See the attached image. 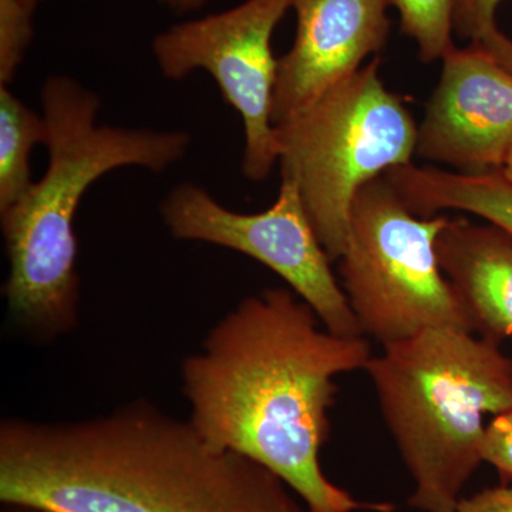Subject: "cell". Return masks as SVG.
Returning <instances> with one entry per match:
<instances>
[{
	"instance_id": "cell-1",
	"label": "cell",
	"mask_w": 512,
	"mask_h": 512,
	"mask_svg": "<svg viewBox=\"0 0 512 512\" xmlns=\"http://www.w3.org/2000/svg\"><path fill=\"white\" fill-rule=\"evenodd\" d=\"M365 336L330 332L295 292L245 296L181 363L192 426L281 477L312 512H393L333 484L320 466L335 379L366 369Z\"/></svg>"
},
{
	"instance_id": "cell-2",
	"label": "cell",
	"mask_w": 512,
	"mask_h": 512,
	"mask_svg": "<svg viewBox=\"0 0 512 512\" xmlns=\"http://www.w3.org/2000/svg\"><path fill=\"white\" fill-rule=\"evenodd\" d=\"M0 503L46 512H312L268 468L146 399L73 421L0 423Z\"/></svg>"
},
{
	"instance_id": "cell-3",
	"label": "cell",
	"mask_w": 512,
	"mask_h": 512,
	"mask_svg": "<svg viewBox=\"0 0 512 512\" xmlns=\"http://www.w3.org/2000/svg\"><path fill=\"white\" fill-rule=\"evenodd\" d=\"M40 100L49 164L29 194L0 214L9 261L3 296L20 329L50 340L76 328L79 320L74 221L87 190L121 167L168 170L183 160L191 136L99 124V96L69 76L46 79Z\"/></svg>"
},
{
	"instance_id": "cell-4",
	"label": "cell",
	"mask_w": 512,
	"mask_h": 512,
	"mask_svg": "<svg viewBox=\"0 0 512 512\" xmlns=\"http://www.w3.org/2000/svg\"><path fill=\"white\" fill-rule=\"evenodd\" d=\"M380 412L414 483L409 505L453 512L483 463L485 414L512 407V359L466 330H424L366 366Z\"/></svg>"
},
{
	"instance_id": "cell-5",
	"label": "cell",
	"mask_w": 512,
	"mask_h": 512,
	"mask_svg": "<svg viewBox=\"0 0 512 512\" xmlns=\"http://www.w3.org/2000/svg\"><path fill=\"white\" fill-rule=\"evenodd\" d=\"M417 127L372 60L276 126L282 180L298 187L313 231L338 262L359 191L392 168L412 164Z\"/></svg>"
},
{
	"instance_id": "cell-6",
	"label": "cell",
	"mask_w": 512,
	"mask_h": 512,
	"mask_svg": "<svg viewBox=\"0 0 512 512\" xmlns=\"http://www.w3.org/2000/svg\"><path fill=\"white\" fill-rule=\"evenodd\" d=\"M447 221L446 215L414 214L384 175L359 191L338 262L363 336L386 348L429 329L474 332L437 256V237Z\"/></svg>"
},
{
	"instance_id": "cell-7",
	"label": "cell",
	"mask_w": 512,
	"mask_h": 512,
	"mask_svg": "<svg viewBox=\"0 0 512 512\" xmlns=\"http://www.w3.org/2000/svg\"><path fill=\"white\" fill-rule=\"evenodd\" d=\"M292 0H247L235 8L180 23L154 37L153 53L161 74L183 80L195 70L211 74L244 126L242 173L261 183L279 160L272 123L279 59L272 36Z\"/></svg>"
},
{
	"instance_id": "cell-8",
	"label": "cell",
	"mask_w": 512,
	"mask_h": 512,
	"mask_svg": "<svg viewBox=\"0 0 512 512\" xmlns=\"http://www.w3.org/2000/svg\"><path fill=\"white\" fill-rule=\"evenodd\" d=\"M161 217L175 239L231 249L271 269L330 332L363 336L291 181L282 180L274 205L255 214L228 210L200 185L180 184L165 197Z\"/></svg>"
},
{
	"instance_id": "cell-9",
	"label": "cell",
	"mask_w": 512,
	"mask_h": 512,
	"mask_svg": "<svg viewBox=\"0 0 512 512\" xmlns=\"http://www.w3.org/2000/svg\"><path fill=\"white\" fill-rule=\"evenodd\" d=\"M417 128L416 154L457 173L500 171L512 147V72L476 46L451 47Z\"/></svg>"
},
{
	"instance_id": "cell-10",
	"label": "cell",
	"mask_w": 512,
	"mask_h": 512,
	"mask_svg": "<svg viewBox=\"0 0 512 512\" xmlns=\"http://www.w3.org/2000/svg\"><path fill=\"white\" fill-rule=\"evenodd\" d=\"M392 0H292L295 42L279 59L274 126L308 107L326 90L362 69L386 46Z\"/></svg>"
},
{
	"instance_id": "cell-11",
	"label": "cell",
	"mask_w": 512,
	"mask_h": 512,
	"mask_svg": "<svg viewBox=\"0 0 512 512\" xmlns=\"http://www.w3.org/2000/svg\"><path fill=\"white\" fill-rule=\"evenodd\" d=\"M441 269L466 306L474 332L512 336V234L488 222L448 218L436 242Z\"/></svg>"
},
{
	"instance_id": "cell-12",
	"label": "cell",
	"mask_w": 512,
	"mask_h": 512,
	"mask_svg": "<svg viewBox=\"0 0 512 512\" xmlns=\"http://www.w3.org/2000/svg\"><path fill=\"white\" fill-rule=\"evenodd\" d=\"M384 177L420 217L463 211L512 234V184L500 171L466 174L409 164L392 168Z\"/></svg>"
},
{
	"instance_id": "cell-13",
	"label": "cell",
	"mask_w": 512,
	"mask_h": 512,
	"mask_svg": "<svg viewBox=\"0 0 512 512\" xmlns=\"http://www.w3.org/2000/svg\"><path fill=\"white\" fill-rule=\"evenodd\" d=\"M43 114L29 109L8 86H0V214L18 205L32 190V151L45 146Z\"/></svg>"
},
{
	"instance_id": "cell-14",
	"label": "cell",
	"mask_w": 512,
	"mask_h": 512,
	"mask_svg": "<svg viewBox=\"0 0 512 512\" xmlns=\"http://www.w3.org/2000/svg\"><path fill=\"white\" fill-rule=\"evenodd\" d=\"M403 35L417 43L424 63L443 59L454 47L453 0H392Z\"/></svg>"
},
{
	"instance_id": "cell-15",
	"label": "cell",
	"mask_w": 512,
	"mask_h": 512,
	"mask_svg": "<svg viewBox=\"0 0 512 512\" xmlns=\"http://www.w3.org/2000/svg\"><path fill=\"white\" fill-rule=\"evenodd\" d=\"M501 2L504 0H453V30L512 72V40L495 22Z\"/></svg>"
},
{
	"instance_id": "cell-16",
	"label": "cell",
	"mask_w": 512,
	"mask_h": 512,
	"mask_svg": "<svg viewBox=\"0 0 512 512\" xmlns=\"http://www.w3.org/2000/svg\"><path fill=\"white\" fill-rule=\"evenodd\" d=\"M33 13L0 2V86H9L33 36Z\"/></svg>"
},
{
	"instance_id": "cell-17",
	"label": "cell",
	"mask_w": 512,
	"mask_h": 512,
	"mask_svg": "<svg viewBox=\"0 0 512 512\" xmlns=\"http://www.w3.org/2000/svg\"><path fill=\"white\" fill-rule=\"evenodd\" d=\"M483 461L498 471L504 483L512 485V407L497 414L485 426Z\"/></svg>"
},
{
	"instance_id": "cell-18",
	"label": "cell",
	"mask_w": 512,
	"mask_h": 512,
	"mask_svg": "<svg viewBox=\"0 0 512 512\" xmlns=\"http://www.w3.org/2000/svg\"><path fill=\"white\" fill-rule=\"evenodd\" d=\"M453 512H512V485L484 488L458 500Z\"/></svg>"
},
{
	"instance_id": "cell-19",
	"label": "cell",
	"mask_w": 512,
	"mask_h": 512,
	"mask_svg": "<svg viewBox=\"0 0 512 512\" xmlns=\"http://www.w3.org/2000/svg\"><path fill=\"white\" fill-rule=\"evenodd\" d=\"M158 2L163 3L165 8L177 15H187L207 5L208 0H158Z\"/></svg>"
},
{
	"instance_id": "cell-20",
	"label": "cell",
	"mask_w": 512,
	"mask_h": 512,
	"mask_svg": "<svg viewBox=\"0 0 512 512\" xmlns=\"http://www.w3.org/2000/svg\"><path fill=\"white\" fill-rule=\"evenodd\" d=\"M0 2H9L13 3V5H18L20 8L28 10V12L33 13L42 0H0Z\"/></svg>"
},
{
	"instance_id": "cell-21",
	"label": "cell",
	"mask_w": 512,
	"mask_h": 512,
	"mask_svg": "<svg viewBox=\"0 0 512 512\" xmlns=\"http://www.w3.org/2000/svg\"><path fill=\"white\" fill-rule=\"evenodd\" d=\"M500 173L503 174L505 180L510 181L512 184V147L510 151H508V156L505 158L503 168H501Z\"/></svg>"
},
{
	"instance_id": "cell-22",
	"label": "cell",
	"mask_w": 512,
	"mask_h": 512,
	"mask_svg": "<svg viewBox=\"0 0 512 512\" xmlns=\"http://www.w3.org/2000/svg\"><path fill=\"white\" fill-rule=\"evenodd\" d=\"M0 512H46L43 510H37V508L23 507V505H2V511Z\"/></svg>"
}]
</instances>
